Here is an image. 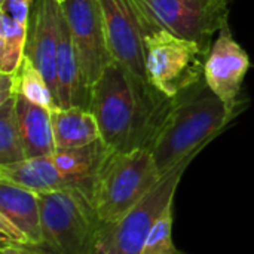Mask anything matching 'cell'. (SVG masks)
Returning <instances> with one entry per match:
<instances>
[{"instance_id":"cell-16","label":"cell","mask_w":254,"mask_h":254,"mask_svg":"<svg viewBox=\"0 0 254 254\" xmlns=\"http://www.w3.org/2000/svg\"><path fill=\"white\" fill-rule=\"evenodd\" d=\"M0 179L36 193L65 189L64 180L52 161V155L0 165Z\"/></svg>"},{"instance_id":"cell-7","label":"cell","mask_w":254,"mask_h":254,"mask_svg":"<svg viewBox=\"0 0 254 254\" xmlns=\"http://www.w3.org/2000/svg\"><path fill=\"white\" fill-rule=\"evenodd\" d=\"M71 33L85 82L92 88L113 60L103 22L100 0H67L61 3Z\"/></svg>"},{"instance_id":"cell-20","label":"cell","mask_w":254,"mask_h":254,"mask_svg":"<svg viewBox=\"0 0 254 254\" xmlns=\"http://www.w3.org/2000/svg\"><path fill=\"white\" fill-rule=\"evenodd\" d=\"M173 207L156 222L140 254H188L179 250L173 240Z\"/></svg>"},{"instance_id":"cell-15","label":"cell","mask_w":254,"mask_h":254,"mask_svg":"<svg viewBox=\"0 0 254 254\" xmlns=\"http://www.w3.org/2000/svg\"><path fill=\"white\" fill-rule=\"evenodd\" d=\"M51 121L57 149L83 147L101 140L98 122L91 110L54 107L51 109Z\"/></svg>"},{"instance_id":"cell-2","label":"cell","mask_w":254,"mask_h":254,"mask_svg":"<svg viewBox=\"0 0 254 254\" xmlns=\"http://www.w3.org/2000/svg\"><path fill=\"white\" fill-rule=\"evenodd\" d=\"M235 118L205 80L180 94L152 147L161 174H167L189 156L198 155Z\"/></svg>"},{"instance_id":"cell-13","label":"cell","mask_w":254,"mask_h":254,"mask_svg":"<svg viewBox=\"0 0 254 254\" xmlns=\"http://www.w3.org/2000/svg\"><path fill=\"white\" fill-rule=\"evenodd\" d=\"M0 216L18 226L31 246H42V219L39 195L0 179Z\"/></svg>"},{"instance_id":"cell-4","label":"cell","mask_w":254,"mask_h":254,"mask_svg":"<svg viewBox=\"0 0 254 254\" xmlns=\"http://www.w3.org/2000/svg\"><path fill=\"white\" fill-rule=\"evenodd\" d=\"M37 195L42 247L52 254L91 253L104 225L97 216L92 193L79 188H67Z\"/></svg>"},{"instance_id":"cell-11","label":"cell","mask_w":254,"mask_h":254,"mask_svg":"<svg viewBox=\"0 0 254 254\" xmlns=\"http://www.w3.org/2000/svg\"><path fill=\"white\" fill-rule=\"evenodd\" d=\"M61 27L58 0H34L28 19L25 57H28L48 82L54 98L57 92V54ZM57 106V104H55Z\"/></svg>"},{"instance_id":"cell-10","label":"cell","mask_w":254,"mask_h":254,"mask_svg":"<svg viewBox=\"0 0 254 254\" xmlns=\"http://www.w3.org/2000/svg\"><path fill=\"white\" fill-rule=\"evenodd\" d=\"M100 6L113 60L134 74L149 79L146 71L144 34L129 0H100Z\"/></svg>"},{"instance_id":"cell-6","label":"cell","mask_w":254,"mask_h":254,"mask_svg":"<svg viewBox=\"0 0 254 254\" xmlns=\"http://www.w3.org/2000/svg\"><path fill=\"white\" fill-rule=\"evenodd\" d=\"M149 80L165 95L179 97L204 80L208 52L192 40L167 30L144 36Z\"/></svg>"},{"instance_id":"cell-5","label":"cell","mask_w":254,"mask_h":254,"mask_svg":"<svg viewBox=\"0 0 254 254\" xmlns=\"http://www.w3.org/2000/svg\"><path fill=\"white\" fill-rule=\"evenodd\" d=\"M143 30H167L199 45L205 52L213 36L228 24L229 0H129Z\"/></svg>"},{"instance_id":"cell-22","label":"cell","mask_w":254,"mask_h":254,"mask_svg":"<svg viewBox=\"0 0 254 254\" xmlns=\"http://www.w3.org/2000/svg\"><path fill=\"white\" fill-rule=\"evenodd\" d=\"M33 1L34 0H0V12L22 25H28Z\"/></svg>"},{"instance_id":"cell-24","label":"cell","mask_w":254,"mask_h":254,"mask_svg":"<svg viewBox=\"0 0 254 254\" xmlns=\"http://www.w3.org/2000/svg\"><path fill=\"white\" fill-rule=\"evenodd\" d=\"M19 95V79L16 74L0 73V104Z\"/></svg>"},{"instance_id":"cell-26","label":"cell","mask_w":254,"mask_h":254,"mask_svg":"<svg viewBox=\"0 0 254 254\" xmlns=\"http://www.w3.org/2000/svg\"><path fill=\"white\" fill-rule=\"evenodd\" d=\"M60 3H64V1H67V0H58Z\"/></svg>"},{"instance_id":"cell-3","label":"cell","mask_w":254,"mask_h":254,"mask_svg":"<svg viewBox=\"0 0 254 254\" xmlns=\"http://www.w3.org/2000/svg\"><path fill=\"white\" fill-rule=\"evenodd\" d=\"M152 150L112 152L94 185V207L103 223H119L161 182Z\"/></svg>"},{"instance_id":"cell-9","label":"cell","mask_w":254,"mask_h":254,"mask_svg":"<svg viewBox=\"0 0 254 254\" xmlns=\"http://www.w3.org/2000/svg\"><path fill=\"white\" fill-rule=\"evenodd\" d=\"M250 65L247 52L234 39L229 25L225 24L208 52L204 80L235 116L240 115L243 107L240 95Z\"/></svg>"},{"instance_id":"cell-18","label":"cell","mask_w":254,"mask_h":254,"mask_svg":"<svg viewBox=\"0 0 254 254\" xmlns=\"http://www.w3.org/2000/svg\"><path fill=\"white\" fill-rule=\"evenodd\" d=\"M16 100L18 97H13L0 104V165L27 159L18 122Z\"/></svg>"},{"instance_id":"cell-1","label":"cell","mask_w":254,"mask_h":254,"mask_svg":"<svg viewBox=\"0 0 254 254\" xmlns=\"http://www.w3.org/2000/svg\"><path fill=\"white\" fill-rule=\"evenodd\" d=\"M177 100L112 61L92 86L89 110L98 122L101 140L113 152L152 150Z\"/></svg>"},{"instance_id":"cell-12","label":"cell","mask_w":254,"mask_h":254,"mask_svg":"<svg viewBox=\"0 0 254 254\" xmlns=\"http://www.w3.org/2000/svg\"><path fill=\"white\" fill-rule=\"evenodd\" d=\"M92 88L85 82L80 63L74 49L70 28L61 10L60 43L57 54V107H82L89 110Z\"/></svg>"},{"instance_id":"cell-17","label":"cell","mask_w":254,"mask_h":254,"mask_svg":"<svg viewBox=\"0 0 254 254\" xmlns=\"http://www.w3.org/2000/svg\"><path fill=\"white\" fill-rule=\"evenodd\" d=\"M28 25L0 12V73L16 74L25 57Z\"/></svg>"},{"instance_id":"cell-14","label":"cell","mask_w":254,"mask_h":254,"mask_svg":"<svg viewBox=\"0 0 254 254\" xmlns=\"http://www.w3.org/2000/svg\"><path fill=\"white\" fill-rule=\"evenodd\" d=\"M16 113L27 158H39L55 153V138L52 131L51 110L33 104L18 95Z\"/></svg>"},{"instance_id":"cell-23","label":"cell","mask_w":254,"mask_h":254,"mask_svg":"<svg viewBox=\"0 0 254 254\" xmlns=\"http://www.w3.org/2000/svg\"><path fill=\"white\" fill-rule=\"evenodd\" d=\"M115 228L116 223H104L97 243L89 254H116L115 249Z\"/></svg>"},{"instance_id":"cell-21","label":"cell","mask_w":254,"mask_h":254,"mask_svg":"<svg viewBox=\"0 0 254 254\" xmlns=\"http://www.w3.org/2000/svg\"><path fill=\"white\" fill-rule=\"evenodd\" d=\"M0 246L1 247H21V246H31L25 234L15 226L10 220L0 216Z\"/></svg>"},{"instance_id":"cell-8","label":"cell","mask_w":254,"mask_h":254,"mask_svg":"<svg viewBox=\"0 0 254 254\" xmlns=\"http://www.w3.org/2000/svg\"><path fill=\"white\" fill-rule=\"evenodd\" d=\"M196 155L189 156L162 176L156 188L137 204L115 228L116 254H140L159 217L174 204L180 180Z\"/></svg>"},{"instance_id":"cell-19","label":"cell","mask_w":254,"mask_h":254,"mask_svg":"<svg viewBox=\"0 0 254 254\" xmlns=\"http://www.w3.org/2000/svg\"><path fill=\"white\" fill-rule=\"evenodd\" d=\"M18 79H19L21 97L27 98L33 104H37L49 110L57 107L54 94L48 82L45 80L43 74L37 70V67L33 64V61L28 57H24V61L18 71Z\"/></svg>"},{"instance_id":"cell-25","label":"cell","mask_w":254,"mask_h":254,"mask_svg":"<svg viewBox=\"0 0 254 254\" xmlns=\"http://www.w3.org/2000/svg\"><path fill=\"white\" fill-rule=\"evenodd\" d=\"M0 254H52L42 246H21V247H1Z\"/></svg>"}]
</instances>
